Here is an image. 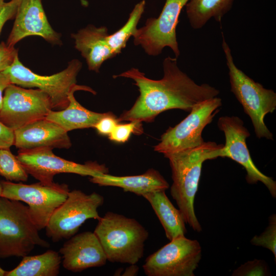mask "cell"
<instances>
[{
    "label": "cell",
    "instance_id": "obj_1",
    "mask_svg": "<svg viewBox=\"0 0 276 276\" xmlns=\"http://www.w3.org/2000/svg\"><path fill=\"white\" fill-rule=\"evenodd\" d=\"M163 67L164 76L160 80L148 78L134 67L113 76L132 79L140 91L132 107L117 118L119 122H151L161 112L173 109L190 112L195 105L219 94L208 84L196 83L179 68L176 57L165 58Z\"/></svg>",
    "mask_w": 276,
    "mask_h": 276
},
{
    "label": "cell",
    "instance_id": "obj_2",
    "mask_svg": "<svg viewBox=\"0 0 276 276\" xmlns=\"http://www.w3.org/2000/svg\"><path fill=\"white\" fill-rule=\"evenodd\" d=\"M222 144L204 142L191 149L164 154L169 159L173 183L170 194L176 201L186 223L195 231L202 227L194 210V200L203 162L220 157Z\"/></svg>",
    "mask_w": 276,
    "mask_h": 276
},
{
    "label": "cell",
    "instance_id": "obj_3",
    "mask_svg": "<svg viewBox=\"0 0 276 276\" xmlns=\"http://www.w3.org/2000/svg\"><path fill=\"white\" fill-rule=\"evenodd\" d=\"M98 221L94 232L107 261L134 264L143 257L149 233L136 220L108 212Z\"/></svg>",
    "mask_w": 276,
    "mask_h": 276
},
{
    "label": "cell",
    "instance_id": "obj_4",
    "mask_svg": "<svg viewBox=\"0 0 276 276\" xmlns=\"http://www.w3.org/2000/svg\"><path fill=\"white\" fill-rule=\"evenodd\" d=\"M222 47L228 70L231 90L251 119L257 137L273 140L264 118L276 109V94L246 75L235 64L231 50L222 32Z\"/></svg>",
    "mask_w": 276,
    "mask_h": 276
},
{
    "label": "cell",
    "instance_id": "obj_5",
    "mask_svg": "<svg viewBox=\"0 0 276 276\" xmlns=\"http://www.w3.org/2000/svg\"><path fill=\"white\" fill-rule=\"evenodd\" d=\"M33 222L28 206L0 196V258L28 256L35 246L48 248Z\"/></svg>",
    "mask_w": 276,
    "mask_h": 276
},
{
    "label": "cell",
    "instance_id": "obj_6",
    "mask_svg": "<svg viewBox=\"0 0 276 276\" xmlns=\"http://www.w3.org/2000/svg\"><path fill=\"white\" fill-rule=\"evenodd\" d=\"M82 66L79 60L74 59L68 63L64 70L52 75L42 76L25 66L17 55L12 64L3 72L8 76L11 84L39 89L49 96L53 109H63L68 104V95L73 90H84L96 94L89 87L76 84L77 77Z\"/></svg>",
    "mask_w": 276,
    "mask_h": 276
},
{
    "label": "cell",
    "instance_id": "obj_7",
    "mask_svg": "<svg viewBox=\"0 0 276 276\" xmlns=\"http://www.w3.org/2000/svg\"><path fill=\"white\" fill-rule=\"evenodd\" d=\"M1 183L2 197L28 205L30 215L39 231L45 228L52 215L70 191L67 185L54 182L27 185L2 181Z\"/></svg>",
    "mask_w": 276,
    "mask_h": 276
},
{
    "label": "cell",
    "instance_id": "obj_8",
    "mask_svg": "<svg viewBox=\"0 0 276 276\" xmlns=\"http://www.w3.org/2000/svg\"><path fill=\"white\" fill-rule=\"evenodd\" d=\"M103 203V197L96 192L86 194L79 190L70 191L50 217L45 228L46 235L54 242L69 239L87 220L101 218L98 209Z\"/></svg>",
    "mask_w": 276,
    "mask_h": 276
},
{
    "label": "cell",
    "instance_id": "obj_9",
    "mask_svg": "<svg viewBox=\"0 0 276 276\" xmlns=\"http://www.w3.org/2000/svg\"><path fill=\"white\" fill-rule=\"evenodd\" d=\"M222 100L217 97L195 105L189 115L161 136L154 150L163 154L194 148L204 142L202 133L219 111Z\"/></svg>",
    "mask_w": 276,
    "mask_h": 276
},
{
    "label": "cell",
    "instance_id": "obj_10",
    "mask_svg": "<svg viewBox=\"0 0 276 276\" xmlns=\"http://www.w3.org/2000/svg\"><path fill=\"white\" fill-rule=\"evenodd\" d=\"M201 258L198 241L181 236L149 255L143 268L147 276H194Z\"/></svg>",
    "mask_w": 276,
    "mask_h": 276
},
{
    "label": "cell",
    "instance_id": "obj_11",
    "mask_svg": "<svg viewBox=\"0 0 276 276\" xmlns=\"http://www.w3.org/2000/svg\"><path fill=\"white\" fill-rule=\"evenodd\" d=\"M189 0H166L157 18H149L132 36L135 45H141L150 56L159 55L169 47L177 58L180 51L176 38V27L180 12Z\"/></svg>",
    "mask_w": 276,
    "mask_h": 276
},
{
    "label": "cell",
    "instance_id": "obj_12",
    "mask_svg": "<svg viewBox=\"0 0 276 276\" xmlns=\"http://www.w3.org/2000/svg\"><path fill=\"white\" fill-rule=\"evenodd\" d=\"M52 109L49 96L41 90L10 84L4 91L0 121L14 131L45 118Z\"/></svg>",
    "mask_w": 276,
    "mask_h": 276
},
{
    "label": "cell",
    "instance_id": "obj_13",
    "mask_svg": "<svg viewBox=\"0 0 276 276\" xmlns=\"http://www.w3.org/2000/svg\"><path fill=\"white\" fill-rule=\"evenodd\" d=\"M26 171L39 181L52 183L55 175L74 173L95 177L108 173L104 165L96 162L81 164L56 156L49 148L20 150L16 156Z\"/></svg>",
    "mask_w": 276,
    "mask_h": 276
},
{
    "label": "cell",
    "instance_id": "obj_14",
    "mask_svg": "<svg viewBox=\"0 0 276 276\" xmlns=\"http://www.w3.org/2000/svg\"><path fill=\"white\" fill-rule=\"evenodd\" d=\"M217 125L223 132L225 140L220 157H228L241 165L246 171L245 178L248 183L261 182L275 198V181L260 171L252 160L246 142L250 134L243 121L237 116H222L219 119Z\"/></svg>",
    "mask_w": 276,
    "mask_h": 276
},
{
    "label": "cell",
    "instance_id": "obj_15",
    "mask_svg": "<svg viewBox=\"0 0 276 276\" xmlns=\"http://www.w3.org/2000/svg\"><path fill=\"white\" fill-rule=\"evenodd\" d=\"M29 36H38L52 44H62L61 35L51 27L41 0H21L6 44L11 47Z\"/></svg>",
    "mask_w": 276,
    "mask_h": 276
},
{
    "label": "cell",
    "instance_id": "obj_16",
    "mask_svg": "<svg viewBox=\"0 0 276 276\" xmlns=\"http://www.w3.org/2000/svg\"><path fill=\"white\" fill-rule=\"evenodd\" d=\"M59 252L62 256L63 267L75 272L102 266L107 261L98 238L94 232L89 231L68 239Z\"/></svg>",
    "mask_w": 276,
    "mask_h": 276
},
{
    "label": "cell",
    "instance_id": "obj_17",
    "mask_svg": "<svg viewBox=\"0 0 276 276\" xmlns=\"http://www.w3.org/2000/svg\"><path fill=\"white\" fill-rule=\"evenodd\" d=\"M14 134V145L20 150L43 148L67 149L72 146L67 132L45 118L17 129Z\"/></svg>",
    "mask_w": 276,
    "mask_h": 276
},
{
    "label": "cell",
    "instance_id": "obj_18",
    "mask_svg": "<svg viewBox=\"0 0 276 276\" xmlns=\"http://www.w3.org/2000/svg\"><path fill=\"white\" fill-rule=\"evenodd\" d=\"M108 35L106 27L91 25L71 34L75 48L85 59L90 71L99 72L105 61L116 56L108 44Z\"/></svg>",
    "mask_w": 276,
    "mask_h": 276
},
{
    "label": "cell",
    "instance_id": "obj_19",
    "mask_svg": "<svg viewBox=\"0 0 276 276\" xmlns=\"http://www.w3.org/2000/svg\"><path fill=\"white\" fill-rule=\"evenodd\" d=\"M89 180L100 186L119 187L125 192L142 196L149 192L166 190L169 187L168 182L160 173L152 168L141 175L117 176L106 173L91 177Z\"/></svg>",
    "mask_w": 276,
    "mask_h": 276
},
{
    "label": "cell",
    "instance_id": "obj_20",
    "mask_svg": "<svg viewBox=\"0 0 276 276\" xmlns=\"http://www.w3.org/2000/svg\"><path fill=\"white\" fill-rule=\"evenodd\" d=\"M166 190H159L144 194L150 204L170 241L184 236L186 233V222L179 209L172 203L166 194Z\"/></svg>",
    "mask_w": 276,
    "mask_h": 276
},
{
    "label": "cell",
    "instance_id": "obj_21",
    "mask_svg": "<svg viewBox=\"0 0 276 276\" xmlns=\"http://www.w3.org/2000/svg\"><path fill=\"white\" fill-rule=\"evenodd\" d=\"M72 91L68 95L67 106L59 111L51 110L45 118L58 124L66 131L78 129L94 127L95 124L108 112L98 113L82 106L75 98Z\"/></svg>",
    "mask_w": 276,
    "mask_h": 276
},
{
    "label": "cell",
    "instance_id": "obj_22",
    "mask_svg": "<svg viewBox=\"0 0 276 276\" xmlns=\"http://www.w3.org/2000/svg\"><path fill=\"white\" fill-rule=\"evenodd\" d=\"M22 258L17 267L6 272L5 276H57L59 273L61 256L55 250Z\"/></svg>",
    "mask_w": 276,
    "mask_h": 276
},
{
    "label": "cell",
    "instance_id": "obj_23",
    "mask_svg": "<svg viewBox=\"0 0 276 276\" xmlns=\"http://www.w3.org/2000/svg\"><path fill=\"white\" fill-rule=\"evenodd\" d=\"M234 0H189L186 12L191 27L202 28L212 18L221 22L223 16L231 9Z\"/></svg>",
    "mask_w": 276,
    "mask_h": 276
},
{
    "label": "cell",
    "instance_id": "obj_24",
    "mask_svg": "<svg viewBox=\"0 0 276 276\" xmlns=\"http://www.w3.org/2000/svg\"><path fill=\"white\" fill-rule=\"evenodd\" d=\"M145 5L144 0L135 5L124 25L114 33L108 35V44L116 55L120 54L126 47L128 39L136 32L137 26L144 12Z\"/></svg>",
    "mask_w": 276,
    "mask_h": 276
},
{
    "label": "cell",
    "instance_id": "obj_25",
    "mask_svg": "<svg viewBox=\"0 0 276 276\" xmlns=\"http://www.w3.org/2000/svg\"><path fill=\"white\" fill-rule=\"evenodd\" d=\"M26 171L16 156L9 149H0V175L9 181H26L28 178Z\"/></svg>",
    "mask_w": 276,
    "mask_h": 276
},
{
    "label": "cell",
    "instance_id": "obj_26",
    "mask_svg": "<svg viewBox=\"0 0 276 276\" xmlns=\"http://www.w3.org/2000/svg\"><path fill=\"white\" fill-rule=\"evenodd\" d=\"M250 243L255 246H261L270 250L276 259V216L272 214L269 217V223L265 231L260 235H256Z\"/></svg>",
    "mask_w": 276,
    "mask_h": 276
},
{
    "label": "cell",
    "instance_id": "obj_27",
    "mask_svg": "<svg viewBox=\"0 0 276 276\" xmlns=\"http://www.w3.org/2000/svg\"><path fill=\"white\" fill-rule=\"evenodd\" d=\"M269 270L266 262L254 259L240 266L232 273L233 276H265L269 275Z\"/></svg>",
    "mask_w": 276,
    "mask_h": 276
},
{
    "label": "cell",
    "instance_id": "obj_28",
    "mask_svg": "<svg viewBox=\"0 0 276 276\" xmlns=\"http://www.w3.org/2000/svg\"><path fill=\"white\" fill-rule=\"evenodd\" d=\"M142 132V123L130 121L127 124H118L109 135V139L117 143H125L128 141L132 133L139 134Z\"/></svg>",
    "mask_w": 276,
    "mask_h": 276
},
{
    "label": "cell",
    "instance_id": "obj_29",
    "mask_svg": "<svg viewBox=\"0 0 276 276\" xmlns=\"http://www.w3.org/2000/svg\"><path fill=\"white\" fill-rule=\"evenodd\" d=\"M21 0L0 1V34L5 22L15 17Z\"/></svg>",
    "mask_w": 276,
    "mask_h": 276
},
{
    "label": "cell",
    "instance_id": "obj_30",
    "mask_svg": "<svg viewBox=\"0 0 276 276\" xmlns=\"http://www.w3.org/2000/svg\"><path fill=\"white\" fill-rule=\"evenodd\" d=\"M17 55V50L2 42L0 43V72L4 71L10 66Z\"/></svg>",
    "mask_w": 276,
    "mask_h": 276
},
{
    "label": "cell",
    "instance_id": "obj_31",
    "mask_svg": "<svg viewBox=\"0 0 276 276\" xmlns=\"http://www.w3.org/2000/svg\"><path fill=\"white\" fill-rule=\"evenodd\" d=\"M119 123L116 117L111 112L102 118L94 126L97 132L101 135H109Z\"/></svg>",
    "mask_w": 276,
    "mask_h": 276
},
{
    "label": "cell",
    "instance_id": "obj_32",
    "mask_svg": "<svg viewBox=\"0 0 276 276\" xmlns=\"http://www.w3.org/2000/svg\"><path fill=\"white\" fill-rule=\"evenodd\" d=\"M14 141V131L0 121V149H9Z\"/></svg>",
    "mask_w": 276,
    "mask_h": 276
},
{
    "label": "cell",
    "instance_id": "obj_33",
    "mask_svg": "<svg viewBox=\"0 0 276 276\" xmlns=\"http://www.w3.org/2000/svg\"><path fill=\"white\" fill-rule=\"evenodd\" d=\"M10 84L11 83L8 76L3 72H0V110L2 107L3 92Z\"/></svg>",
    "mask_w": 276,
    "mask_h": 276
},
{
    "label": "cell",
    "instance_id": "obj_34",
    "mask_svg": "<svg viewBox=\"0 0 276 276\" xmlns=\"http://www.w3.org/2000/svg\"><path fill=\"white\" fill-rule=\"evenodd\" d=\"M139 270V267L134 264H130L124 270L122 275L124 276H133L137 275Z\"/></svg>",
    "mask_w": 276,
    "mask_h": 276
},
{
    "label": "cell",
    "instance_id": "obj_35",
    "mask_svg": "<svg viewBox=\"0 0 276 276\" xmlns=\"http://www.w3.org/2000/svg\"><path fill=\"white\" fill-rule=\"evenodd\" d=\"M80 1L81 5L85 7L88 5V2L86 0H80Z\"/></svg>",
    "mask_w": 276,
    "mask_h": 276
},
{
    "label": "cell",
    "instance_id": "obj_36",
    "mask_svg": "<svg viewBox=\"0 0 276 276\" xmlns=\"http://www.w3.org/2000/svg\"><path fill=\"white\" fill-rule=\"evenodd\" d=\"M122 270H123V268H120V269H117L114 273V275H120L119 274H120L122 272Z\"/></svg>",
    "mask_w": 276,
    "mask_h": 276
},
{
    "label": "cell",
    "instance_id": "obj_37",
    "mask_svg": "<svg viewBox=\"0 0 276 276\" xmlns=\"http://www.w3.org/2000/svg\"><path fill=\"white\" fill-rule=\"evenodd\" d=\"M6 271H5L3 269H2L0 267V276H4L5 275Z\"/></svg>",
    "mask_w": 276,
    "mask_h": 276
},
{
    "label": "cell",
    "instance_id": "obj_38",
    "mask_svg": "<svg viewBox=\"0 0 276 276\" xmlns=\"http://www.w3.org/2000/svg\"><path fill=\"white\" fill-rule=\"evenodd\" d=\"M2 192V187L1 183H0V196H1Z\"/></svg>",
    "mask_w": 276,
    "mask_h": 276
},
{
    "label": "cell",
    "instance_id": "obj_39",
    "mask_svg": "<svg viewBox=\"0 0 276 276\" xmlns=\"http://www.w3.org/2000/svg\"><path fill=\"white\" fill-rule=\"evenodd\" d=\"M4 1V0H0V1Z\"/></svg>",
    "mask_w": 276,
    "mask_h": 276
}]
</instances>
